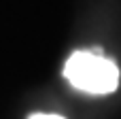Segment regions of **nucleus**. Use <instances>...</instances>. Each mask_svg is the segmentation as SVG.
<instances>
[{
    "mask_svg": "<svg viewBox=\"0 0 121 119\" xmlns=\"http://www.w3.org/2000/svg\"><path fill=\"white\" fill-rule=\"evenodd\" d=\"M28 119H64V117L53 115V113H34V115H30Z\"/></svg>",
    "mask_w": 121,
    "mask_h": 119,
    "instance_id": "2",
    "label": "nucleus"
},
{
    "mask_svg": "<svg viewBox=\"0 0 121 119\" xmlns=\"http://www.w3.org/2000/svg\"><path fill=\"white\" fill-rule=\"evenodd\" d=\"M64 77L85 94H111L119 85V68L98 51H74L64 64Z\"/></svg>",
    "mask_w": 121,
    "mask_h": 119,
    "instance_id": "1",
    "label": "nucleus"
}]
</instances>
